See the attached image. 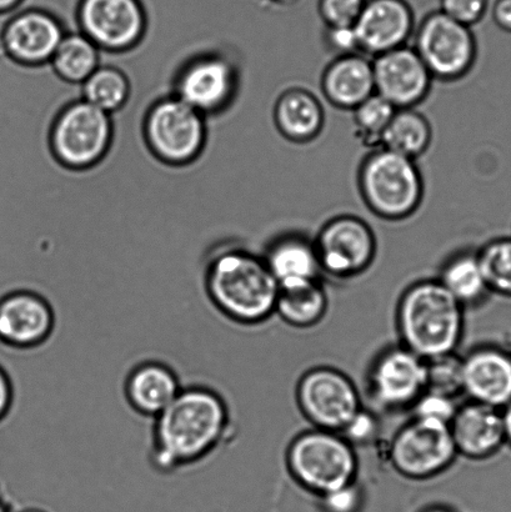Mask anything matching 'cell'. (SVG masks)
Returning a JSON list of instances; mask_svg holds the SVG:
<instances>
[{"label":"cell","instance_id":"obj_35","mask_svg":"<svg viewBox=\"0 0 511 512\" xmlns=\"http://www.w3.org/2000/svg\"><path fill=\"white\" fill-rule=\"evenodd\" d=\"M489 0H440V12L472 28L487 14Z\"/></svg>","mask_w":511,"mask_h":512},{"label":"cell","instance_id":"obj_14","mask_svg":"<svg viewBox=\"0 0 511 512\" xmlns=\"http://www.w3.org/2000/svg\"><path fill=\"white\" fill-rule=\"evenodd\" d=\"M57 329V313L40 291L17 288L0 295V345L19 351L42 349Z\"/></svg>","mask_w":511,"mask_h":512},{"label":"cell","instance_id":"obj_15","mask_svg":"<svg viewBox=\"0 0 511 512\" xmlns=\"http://www.w3.org/2000/svg\"><path fill=\"white\" fill-rule=\"evenodd\" d=\"M65 33L62 22L49 10H19L0 30V52L22 67H43L52 60Z\"/></svg>","mask_w":511,"mask_h":512},{"label":"cell","instance_id":"obj_11","mask_svg":"<svg viewBox=\"0 0 511 512\" xmlns=\"http://www.w3.org/2000/svg\"><path fill=\"white\" fill-rule=\"evenodd\" d=\"M300 411L315 429L342 433L363 408L357 386L347 375L329 366L307 371L297 386Z\"/></svg>","mask_w":511,"mask_h":512},{"label":"cell","instance_id":"obj_29","mask_svg":"<svg viewBox=\"0 0 511 512\" xmlns=\"http://www.w3.org/2000/svg\"><path fill=\"white\" fill-rule=\"evenodd\" d=\"M82 87V98L112 115L125 107L132 94L128 75L114 65L100 64Z\"/></svg>","mask_w":511,"mask_h":512},{"label":"cell","instance_id":"obj_7","mask_svg":"<svg viewBox=\"0 0 511 512\" xmlns=\"http://www.w3.org/2000/svg\"><path fill=\"white\" fill-rule=\"evenodd\" d=\"M207 119L177 95L159 98L145 113V144L159 162L185 167L195 162L207 145Z\"/></svg>","mask_w":511,"mask_h":512},{"label":"cell","instance_id":"obj_45","mask_svg":"<svg viewBox=\"0 0 511 512\" xmlns=\"http://www.w3.org/2000/svg\"><path fill=\"white\" fill-rule=\"evenodd\" d=\"M424 512H452L449 509L440 508V506H437V508H430L428 510H425Z\"/></svg>","mask_w":511,"mask_h":512},{"label":"cell","instance_id":"obj_12","mask_svg":"<svg viewBox=\"0 0 511 512\" xmlns=\"http://www.w3.org/2000/svg\"><path fill=\"white\" fill-rule=\"evenodd\" d=\"M77 22L102 52L124 53L144 39L148 14L142 0H79Z\"/></svg>","mask_w":511,"mask_h":512},{"label":"cell","instance_id":"obj_37","mask_svg":"<svg viewBox=\"0 0 511 512\" xmlns=\"http://www.w3.org/2000/svg\"><path fill=\"white\" fill-rule=\"evenodd\" d=\"M379 431L378 420L370 411L360 409L354 418L345 426L342 434L350 444H368L374 440Z\"/></svg>","mask_w":511,"mask_h":512},{"label":"cell","instance_id":"obj_30","mask_svg":"<svg viewBox=\"0 0 511 512\" xmlns=\"http://www.w3.org/2000/svg\"><path fill=\"white\" fill-rule=\"evenodd\" d=\"M478 258L489 290L511 296V237L490 240Z\"/></svg>","mask_w":511,"mask_h":512},{"label":"cell","instance_id":"obj_3","mask_svg":"<svg viewBox=\"0 0 511 512\" xmlns=\"http://www.w3.org/2000/svg\"><path fill=\"white\" fill-rule=\"evenodd\" d=\"M464 310L438 279L410 285L397 310L402 345L424 360L455 353L463 339Z\"/></svg>","mask_w":511,"mask_h":512},{"label":"cell","instance_id":"obj_38","mask_svg":"<svg viewBox=\"0 0 511 512\" xmlns=\"http://www.w3.org/2000/svg\"><path fill=\"white\" fill-rule=\"evenodd\" d=\"M325 44L335 58L360 53L359 40L354 27L329 28L325 32Z\"/></svg>","mask_w":511,"mask_h":512},{"label":"cell","instance_id":"obj_25","mask_svg":"<svg viewBox=\"0 0 511 512\" xmlns=\"http://www.w3.org/2000/svg\"><path fill=\"white\" fill-rule=\"evenodd\" d=\"M328 310V294L322 281L279 290L275 314L293 328L307 329L323 320Z\"/></svg>","mask_w":511,"mask_h":512},{"label":"cell","instance_id":"obj_32","mask_svg":"<svg viewBox=\"0 0 511 512\" xmlns=\"http://www.w3.org/2000/svg\"><path fill=\"white\" fill-rule=\"evenodd\" d=\"M427 361V390L455 398L463 394V358L455 353Z\"/></svg>","mask_w":511,"mask_h":512},{"label":"cell","instance_id":"obj_5","mask_svg":"<svg viewBox=\"0 0 511 512\" xmlns=\"http://www.w3.org/2000/svg\"><path fill=\"white\" fill-rule=\"evenodd\" d=\"M113 140L112 115L83 98L64 105L49 130L53 158L74 172L97 167L107 157Z\"/></svg>","mask_w":511,"mask_h":512},{"label":"cell","instance_id":"obj_9","mask_svg":"<svg viewBox=\"0 0 511 512\" xmlns=\"http://www.w3.org/2000/svg\"><path fill=\"white\" fill-rule=\"evenodd\" d=\"M414 49L433 78L443 82L464 78L473 69L478 55L472 29L440 10L422 20Z\"/></svg>","mask_w":511,"mask_h":512},{"label":"cell","instance_id":"obj_44","mask_svg":"<svg viewBox=\"0 0 511 512\" xmlns=\"http://www.w3.org/2000/svg\"><path fill=\"white\" fill-rule=\"evenodd\" d=\"M0 512H12L10 511L8 504L5 503L2 498H0Z\"/></svg>","mask_w":511,"mask_h":512},{"label":"cell","instance_id":"obj_6","mask_svg":"<svg viewBox=\"0 0 511 512\" xmlns=\"http://www.w3.org/2000/svg\"><path fill=\"white\" fill-rule=\"evenodd\" d=\"M287 464L294 480L318 496L355 483L359 468L353 445L322 429L298 435L289 445Z\"/></svg>","mask_w":511,"mask_h":512},{"label":"cell","instance_id":"obj_24","mask_svg":"<svg viewBox=\"0 0 511 512\" xmlns=\"http://www.w3.org/2000/svg\"><path fill=\"white\" fill-rule=\"evenodd\" d=\"M274 122L279 133L289 142H313L322 133L325 113L322 103L309 90H285L275 103Z\"/></svg>","mask_w":511,"mask_h":512},{"label":"cell","instance_id":"obj_13","mask_svg":"<svg viewBox=\"0 0 511 512\" xmlns=\"http://www.w3.org/2000/svg\"><path fill=\"white\" fill-rule=\"evenodd\" d=\"M323 273L338 279L354 278L372 266L377 238L363 219L339 215L319 230L314 240Z\"/></svg>","mask_w":511,"mask_h":512},{"label":"cell","instance_id":"obj_46","mask_svg":"<svg viewBox=\"0 0 511 512\" xmlns=\"http://www.w3.org/2000/svg\"><path fill=\"white\" fill-rule=\"evenodd\" d=\"M19 512H47V511H45L43 509H39V508H28V509H24Z\"/></svg>","mask_w":511,"mask_h":512},{"label":"cell","instance_id":"obj_34","mask_svg":"<svg viewBox=\"0 0 511 512\" xmlns=\"http://www.w3.org/2000/svg\"><path fill=\"white\" fill-rule=\"evenodd\" d=\"M365 0H319L320 18L329 28L354 27Z\"/></svg>","mask_w":511,"mask_h":512},{"label":"cell","instance_id":"obj_40","mask_svg":"<svg viewBox=\"0 0 511 512\" xmlns=\"http://www.w3.org/2000/svg\"><path fill=\"white\" fill-rule=\"evenodd\" d=\"M493 19L500 29L511 33V0H497L495 2Z\"/></svg>","mask_w":511,"mask_h":512},{"label":"cell","instance_id":"obj_22","mask_svg":"<svg viewBox=\"0 0 511 512\" xmlns=\"http://www.w3.org/2000/svg\"><path fill=\"white\" fill-rule=\"evenodd\" d=\"M279 289L320 280L322 266L314 240L300 234H287L273 240L263 255Z\"/></svg>","mask_w":511,"mask_h":512},{"label":"cell","instance_id":"obj_42","mask_svg":"<svg viewBox=\"0 0 511 512\" xmlns=\"http://www.w3.org/2000/svg\"><path fill=\"white\" fill-rule=\"evenodd\" d=\"M502 415L504 421L505 438H507L511 444V403L502 409Z\"/></svg>","mask_w":511,"mask_h":512},{"label":"cell","instance_id":"obj_28","mask_svg":"<svg viewBox=\"0 0 511 512\" xmlns=\"http://www.w3.org/2000/svg\"><path fill=\"white\" fill-rule=\"evenodd\" d=\"M102 50L82 32L65 33L50 60L59 79L70 84H83L99 67Z\"/></svg>","mask_w":511,"mask_h":512},{"label":"cell","instance_id":"obj_8","mask_svg":"<svg viewBox=\"0 0 511 512\" xmlns=\"http://www.w3.org/2000/svg\"><path fill=\"white\" fill-rule=\"evenodd\" d=\"M239 83L237 63L219 50H210L183 63L175 74L172 94L208 118L230 107Z\"/></svg>","mask_w":511,"mask_h":512},{"label":"cell","instance_id":"obj_41","mask_svg":"<svg viewBox=\"0 0 511 512\" xmlns=\"http://www.w3.org/2000/svg\"><path fill=\"white\" fill-rule=\"evenodd\" d=\"M24 0H0V15H7L17 12Z\"/></svg>","mask_w":511,"mask_h":512},{"label":"cell","instance_id":"obj_19","mask_svg":"<svg viewBox=\"0 0 511 512\" xmlns=\"http://www.w3.org/2000/svg\"><path fill=\"white\" fill-rule=\"evenodd\" d=\"M182 388V379L172 365L149 359L128 371L123 394L135 414L153 420L172 404Z\"/></svg>","mask_w":511,"mask_h":512},{"label":"cell","instance_id":"obj_20","mask_svg":"<svg viewBox=\"0 0 511 512\" xmlns=\"http://www.w3.org/2000/svg\"><path fill=\"white\" fill-rule=\"evenodd\" d=\"M463 393L470 401L504 409L511 403V354L483 346L463 358Z\"/></svg>","mask_w":511,"mask_h":512},{"label":"cell","instance_id":"obj_31","mask_svg":"<svg viewBox=\"0 0 511 512\" xmlns=\"http://www.w3.org/2000/svg\"><path fill=\"white\" fill-rule=\"evenodd\" d=\"M397 110L392 103L377 93L370 95L367 100L353 110L355 125H357L360 137L368 147L380 148L383 134Z\"/></svg>","mask_w":511,"mask_h":512},{"label":"cell","instance_id":"obj_27","mask_svg":"<svg viewBox=\"0 0 511 512\" xmlns=\"http://www.w3.org/2000/svg\"><path fill=\"white\" fill-rule=\"evenodd\" d=\"M433 129L429 120L414 108L398 109L385 130L380 148L417 160L432 144Z\"/></svg>","mask_w":511,"mask_h":512},{"label":"cell","instance_id":"obj_17","mask_svg":"<svg viewBox=\"0 0 511 512\" xmlns=\"http://www.w3.org/2000/svg\"><path fill=\"white\" fill-rule=\"evenodd\" d=\"M373 70L375 93L397 109L417 107L432 89L433 75L407 45L374 57Z\"/></svg>","mask_w":511,"mask_h":512},{"label":"cell","instance_id":"obj_10","mask_svg":"<svg viewBox=\"0 0 511 512\" xmlns=\"http://www.w3.org/2000/svg\"><path fill=\"white\" fill-rule=\"evenodd\" d=\"M449 426L413 418L394 435L389 459L395 471L412 480L435 478L457 458Z\"/></svg>","mask_w":511,"mask_h":512},{"label":"cell","instance_id":"obj_36","mask_svg":"<svg viewBox=\"0 0 511 512\" xmlns=\"http://www.w3.org/2000/svg\"><path fill=\"white\" fill-rule=\"evenodd\" d=\"M324 512H359L363 504L362 490L357 481L319 496Z\"/></svg>","mask_w":511,"mask_h":512},{"label":"cell","instance_id":"obj_2","mask_svg":"<svg viewBox=\"0 0 511 512\" xmlns=\"http://www.w3.org/2000/svg\"><path fill=\"white\" fill-rule=\"evenodd\" d=\"M202 286L210 306L234 324L259 325L275 314L277 280L263 256L248 249L228 245L210 252Z\"/></svg>","mask_w":511,"mask_h":512},{"label":"cell","instance_id":"obj_23","mask_svg":"<svg viewBox=\"0 0 511 512\" xmlns=\"http://www.w3.org/2000/svg\"><path fill=\"white\" fill-rule=\"evenodd\" d=\"M322 90L334 107L354 110L375 93L373 60L362 53L335 58L324 70Z\"/></svg>","mask_w":511,"mask_h":512},{"label":"cell","instance_id":"obj_16","mask_svg":"<svg viewBox=\"0 0 511 512\" xmlns=\"http://www.w3.org/2000/svg\"><path fill=\"white\" fill-rule=\"evenodd\" d=\"M369 391L384 409L412 408L427 391V361L403 345L385 349L369 371Z\"/></svg>","mask_w":511,"mask_h":512},{"label":"cell","instance_id":"obj_1","mask_svg":"<svg viewBox=\"0 0 511 512\" xmlns=\"http://www.w3.org/2000/svg\"><path fill=\"white\" fill-rule=\"evenodd\" d=\"M228 401L208 384L183 385L172 404L153 419L149 463L162 475L208 461L232 435Z\"/></svg>","mask_w":511,"mask_h":512},{"label":"cell","instance_id":"obj_33","mask_svg":"<svg viewBox=\"0 0 511 512\" xmlns=\"http://www.w3.org/2000/svg\"><path fill=\"white\" fill-rule=\"evenodd\" d=\"M458 408L455 398L427 390L410 409L414 411L413 418L449 426Z\"/></svg>","mask_w":511,"mask_h":512},{"label":"cell","instance_id":"obj_26","mask_svg":"<svg viewBox=\"0 0 511 512\" xmlns=\"http://www.w3.org/2000/svg\"><path fill=\"white\" fill-rule=\"evenodd\" d=\"M438 280L464 309L482 303L490 293L478 252L464 250L454 254L443 265Z\"/></svg>","mask_w":511,"mask_h":512},{"label":"cell","instance_id":"obj_4","mask_svg":"<svg viewBox=\"0 0 511 512\" xmlns=\"http://www.w3.org/2000/svg\"><path fill=\"white\" fill-rule=\"evenodd\" d=\"M358 184L364 203L379 218L403 220L417 212L424 197L415 160L377 148L360 165Z\"/></svg>","mask_w":511,"mask_h":512},{"label":"cell","instance_id":"obj_21","mask_svg":"<svg viewBox=\"0 0 511 512\" xmlns=\"http://www.w3.org/2000/svg\"><path fill=\"white\" fill-rule=\"evenodd\" d=\"M449 430L458 455L472 460L490 458L507 441L502 410L475 401L459 406Z\"/></svg>","mask_w":511,"mask_h":512},{"label":"cell","instance_id":"obj_43","mask_svg":"<svg viewBox=\"0 0 511 512\" xmlns=\"http://www.w3.org/2000/svg\"><path fill=\"white\" fill-rule=\"evenodd\" d=\"M265 2L273 5H282V7H284V5L293 4L297 2V0H265Z\"/></svg>","mask_w":511,"mask_h":512},{"label":"cell","instance_id":"obj_39","mask_svg":"<svg viewBox=\"0 0 511 512\" xmlns=\"http://www.w3.org/2000/svg\"><path fill=\"white\" fill-rule=\"evenodd\" d=\"M15 401V388L12 378L4 368L0 365V423L8 418L10 411L13 410Z\"/></svg>","mask_w":511,"mask_h":512},{"label":"cell","instance_id":"obj_18","mask_svg":"<svg viewBox=\"0 0 511 512\" xmlns=\"http://www.w3.org/2000/svg\"><path fill=\"white\" fill-rule=\"evenodd\" d=\"M354 29L360 53L378 57L407 45L414 30V12L407 0H365Z\"/></svg>","mask_w":511,"mask_h":512}]
</instances>
